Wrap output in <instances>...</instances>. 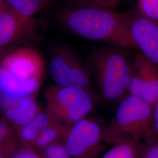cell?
<instances>
[{"mask_svg":"<svg viewBox=\"0 0 158 158\" xmlns=\"http://www.w3.org/2000/svg\"><path fill=\"white\" fill-rule=\"evenodd\" d=\"M0 52H1V51H0Z\"/></svg>","mask_w":158,"mask_h":158,"instance_id":"cell-26","label":"cell"},{"mask_svg":"<svg viewBox=\"0 0 158 158\" xmlns=\"http://www.w3.org/2000/svg\"><path fill=\"white\" fill-rule=\"evenodd\" d=\"M104 128L93 119H83L73 125L63 143L70 158H100L106 143Z\"/></svg>","mask_w":158,"mask_h":158,"instance_id":"cell-6","label":"cell"},{"mask_svg":"<svg viewBox=\"0 0 158 158\" xmlns=\"http://www.w3.org/2000/svg\"><path fill=\"white\" fill-rule=\"evenodd\" d=\"M137 50L158 68V25L138 13L125 14Z\"/></svg>","mask_w":158,"mask_h":158,"instance_id":"cell-10","label":"cell"},{"mask_svg":"<svg viewBox=\"0 0 158 158\" xmlns=\"http://www.w3.org/2000/svg\"><path fill=\"white\" fill-rule=\"evenodd\" d=\"M152 107L141 99L128 95L119 102L113 118L104 128L106 145L139 143L152 136Z\"/></svg>","mask_w":158,"mask_h":158,"instance_id":"cell-3","label":"cell"},{"mask_svg":"<svg viewBox=\"0 0 158 158\" xmlns=\"http://www.w3.org/2000/svg\"><path fill=\"white\" fill-rule=\"evenodd\" d=\"M152 129L153 135L158 136V101L152 107Z\"/></svg>","mask_w":158,"mask_h":158,"instance_id":"cell-24","label":"cell"},{"mask_svg":"<svg viewBox=\"0 0 158 158\" xmlns=\"http://www.w3.org/2000/svg\"><path fill=\"white\" fill-rule=\"evenodd\" d=\"M137 11L142 17L158 25V0H138Z\"/></svg>","mask_w":158,"mask_h":158,"instance_id":"cell-17","label":"cell"},{"mask_svg":"<svg viewBox=\"0 0 158 158\" xmlns=\"http://www.w3.org/2000/svg\"><path fill=\"white\" fill-rule=\"evenodd\" d=\"M15 138L11 128L6 123L0 122V143Z\"/></svg>","mask_w":158,"mask_h":158,"instance_id":"cell-22","label":"cell"},{"mask_svg":"<svg viewBox=\"0 0 158 158\" xmlns=\"http://www.w3.org/2000/svg\"><path fill=\"white\" fill-rule=\"evenodd\" d=\"M46 112L64 124L73 125L93 110L96 98L83 89L56 85L47 88Z\"/></svg>","mask_w":158,"mask_h":158,"instance_id":"cell-4","label":"cell"},{"mask_svg":"<svg viewBox=\"0 0 158 158\" xmlns=\"http://www.w3.org/2000/svg\"><path fill=\"white\" fill-rule=\"evenodd\" d=\"M51 119L46 113L40 112L28 124L20 128L19 136L22 141L27 146L33 145L37 137L45 128Z\"/></svg>","mask_w":158,"mask_h":158,"instance_id":"cell-14","label":"cell"},{"mask_svg":"<svg viewBox=\"0 0 158 158\" xmlns=\"http://www.w3.org/2000/svg\"><path fill=\"white\" fill-rule=\"evenodd\" d=\"M45 158H70L62 143H56L46 147L43 153Z\"/></svg>","mask_w":158,"mask_h":158,"instance_id":"cell-19","label":"cell"},{"mask_svg":"<svg viewBox=\"0 0 158 158\" xmlns=\"http://www.w3.org/2000/svg\"><path fill=\"white\" fill-rule=\"evenodd\" d=\"M139 143L114 145L100 158H139Z\"/></svg>","mask_w":158,"mask_h":158,"instance_id":"cell-16","label":"cell"},{"mask_svg":"<svg viewBox=\"0 0 158 158\" xmlns=\"http://www.w3.org/2000/svg\"><path fill=\"white\" fill-rule=\"evenodd\" d=\"M0 66L21 80L42 81L45 72L43 57L34 49L23 47L16 49L4 57Z\"/></svg>","mask_w":158,"mask_h":158,"instance_id":"cell-8","label":"cell"},{"mask_svg":"<svg viewBox=\"0 0 158 158\" xmlns=\"http://www.w3.org/2000/svg\"><path fill=\"white\" fill-rule=\"evenodd\" d=\"M49 71L56 85L83 89L97 100L88 68L73 52L63 47L55 48L51 53Z\"/></svg>","mask_w":158,"mask_h":158,"instance_id":"cell-5","label":"cell"},{"mask_svg":"<svg viewBox=\"0 0 158 158\" xmlns=\"http://www.w3.org/2000/svg\"><path fill=\"white\" fill-rule=\"evenodd\" d=\"M40 113L32 95L23 97L16 106L3 112L6 118L20 128L28 124Z\"/></svg>","mask_w":158,"mask_h":158,"instance_id":"cell-12","label":"cell"},{"mask_svg":"<svg viewBox=\"0 0 158 158\" xmlns=\"http://www.w3.org/2000/svg\"><path fill=\"white\" fill-rule=\"evenodd\" d=\"M8 6L6 3L5 0H0V11L6 9Z\"/></svg>","mask_w":158,"mask_h":158,"instance_id":"cell-25","label":"cell"},{"mask_svg":"<svg viewBox=\"0 0 158 158\" xmlns=\"http://www.w3.org/2000/svg\"><path fill=\"white\" fill-rule=\"evenodd\" d=\"M6 3L17 14L27 18L34 16L43 8L45 0H5Z\"/></svg>","mask_w":158,"mask_h":158,"instance_id":"cell-15","label":"cell"},{"mask_svg":"<svg viewBox=\"0 0 158 158\" xmlns=\"http://www.w3.org/2000/svg\"><path fill=\"white\" fill-rule=\"evenodd\" d=\"M144 144H139V158H158V136L147 139Z\"/></svg>","mask_w":158,"mask_h":158,"instance_id":"cell-18","label":"cell"},{"mask_svg":"<svg viewBox=\"0 0 158 158\" xmlns=\"http://www.w3.org/2000/svg\"><path fill=\"white\" fill-rule=\"evenodd\" d=\"M15 138L0 143V158H10L15 153Z\"/></svg>","mask_w":158,"mask_h":158,"instance_id":"cell-20","label":"cell"},{"mask_svg":"<svg viewBox=\"0 0 158 158\" xmlns=\"http://www.w3.org/2000/svg\"><path fill=\"white\" fill-rule=\"evenodd\" d=\"M62 22L74 34L130 49H137L125 14L96 6L70 8L61 14Z\"/></svg>","mask_w":158,"mask_h":158,"instance_id":"cell-1","label":"cell"},{"mask_svg":"<svg viewBox=\"0 0 158 158\" xmlns=\"http://www.w3.org/2000/svg\"><path fill=\"white\" fill-rule=\"evenodd\" d=\"M12 158H45L44 155H40L29 146L23 147L15 152Z\"/></svg>","mask_w":158,"mask_h":158,"instance_id":"cell-21","label":"cell"},{"mask_svg":"<svg viewBox=\"0 0 158 158\" xmlns=\"http://www.w3.org/2000/svg\"><path fill=\"white\" fill-rule=\"evenodd\" d=\"M128 95L139 98L152 107L158 101V68L141 52L134 56Z\"/></svg>","mask_w":158,"mask_h":158,"instance_id":"cell-7","label":"cell"},{"mask_svg":"<svg viewBox=\"0 0 158 158\" xmlns=\"http://www.w3.org/2000/svg\"><path fill=\"white\" fill-rule=\"evenodd\" d=\"M42 81L36 79L21 80L0 66V92L8 96H30L40 89Z\"/></svg>","mask_w":158,"mask_h":158,"instance_id":"cell-11","label":"cell"},{"mask_svg":"<svg viewBox=\"0 0 158 158\" xmlns=\"http://www.w3.org/2000/svg\"><path fill=\"white\" fill-rule=\"evenodd\" d=\"M37 28L34 18L23 17L8 6L0 11V51L36 37Z\"/></svg>","mask_w":158,"mask_h":158,"instance_id":"cell-9","label":"cell"},{"mask_svg":"<svg viewBox=\"0 0 158 158\" xmlns=\"http://www.w3.org/2000/svg\"><path fill=\"white\" fill-rule=\"evenodd\" d=\"M89 5L113 10L118 5L119 0H85Z\"/></svg>","mask_w":158,"mask_h":158,"instance_id":"cell-23","label":"cell"},{"mask_svg":"<svg viewBox=\"0 0 158 158\" xmlns=\"http://www.w3.org/2000/svg\"><path fill=\"white\" fill-rule=\"evenodd\" d=\"M50 117L49 124L34 142V147L44 149L54 143H63L65 141L72 125L64 124L51 115Z\"/></svg>","mask_w":158,"mask_h":158,"instance_id":"cell-13","label":"cell"},{"mask_svg":"<svg viewBox=\"0 0 158 158\" xmlns=\"http://www.w3.org/2000/svg\"><path fill=\"white\" fill-rule=\"evenodd\" d=\"M126 48L114 46L96 48L86 65L96 82L98 94L108 102L119 103L128 95L133 59Z\"/></svg>","mask_w":158,"mask_h":158,"instance_id":"cell-2","label":"cell"}]
</instances>
